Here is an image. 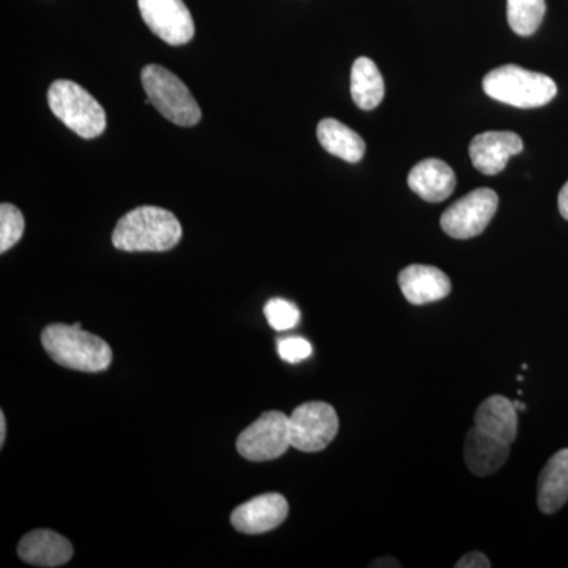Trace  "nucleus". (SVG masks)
I'll return each instance as SVG.
<instances>
[{
    "label": "nucleus",
    "instance_id": "1",
    "mask_svg": "<svg viewBox=\"0 0 568 568\" xmlns=\"http://www.w3.org/2000/svg\"><path fill=\"white\" fill-rule=\"evenodd\" d=\"M182 226L166 209L142 205L123 215L112 233V245L121 252H168L181 242Z\"/></svg>",
    "mask_w": 568,
    "mask_h": 568
},
{
    "label": "nucleus",
    "instance_id": "2",
    "mask_svg": "<svg viewBox=\"0 0 568 568\" xmlns=\"http://www.w3.org/2000/svg\"><path fill=\"white\" fill-rule=\"evenodd\" d=\"M41 345L55 364L84 373L110 368L112 351L104 339L82 331L81 324H51L41 334Z\"/></svg>",
    "mask_w": 568,
    "mask_h": 568
},
{
    "label": "nucleus",
    "instance_id": "3",
    "mask_svg": "<svg viewBox=\"0 0 568 568\" xmlns=\"http://www.w3.org/2000/svg\"><path fill=\"white\" fill-rule=\"evenodd\" d=\"M484 91L496 102L532 110L551 102L558 95V85L547 74L518 65H503L485 77Z\"/></svg>",
    "mask_w": 568,
    "mask_h": 568
},
{
    "label": "nucleus",
    "instance_id": "4",
    "mask_svg": "<svg viewBox=\"0 0 568 568\" xmlns=\"http://www.w3.org/2000/svg\"><path fill=\"white\" fill-rule=\"evenodd\" d=\"M52 114L84 140H93L106 130V112L102 104L77 82L59 80L48 91Z\"/></svg>",
    "mask_w": 568,
    "mask_h": 568
},
{
    "label": "nucleus",
    "instance_id": "5",
    "mask_svg": "<svg viewBox=\"0 0 568 568\" xmlns=\"http://www.w3.org/2000/svg\"><path fill=\"white\" fill-rule=\"evenodd\" d=\"M141 80L142 88L148 93V102L152 103L164 119L179 126H194L200 123L203 118L200 104L173 71L152 63L144 67Z\"/></svg>",
    "mask_w": 568,
    "mask_h": 568
},
{
    "label": "nucleus",
    "instance_id": "6",
    "mask_svg": "<svg viewBox=\"0 0 568 568\" xmlns=\"http://www.w3.org/2000/svg\"><path fill=\"white\" fill-rule=\"evenodd\" d=\"M291 446L290 417L268 410L241 433L237 452L248 462H272L283 457Z\"/></svg>",
    "mask_w": 568,
    "mask_h": 568
},
{
    "label": "nucleus",
    "instance_id": "7",
    "mask_svg": "<svg viewBox=\"0 0 568 568\" xmlns=\"http://www.w3.org/2000/svg\"><path fill=\"white\" fill-rule=\"evenodd\" d=\"M338 416L328 403H305L295 407L290 416L291 446L306 454L324 450L338 435Z\"/></svg>",
    "mask_w": 568,
    "mask_h": 568
},
{
    "label": "nucleus",
    "instance_id": "8",
    "mask_svg": "<svg viewBox=\"0 0 568 568\" xmlns=\"http://www.w3.org/2000/svg\"><path fill=\"white\" fill-rule=\"evenodd\" d=\"M499 197L495 190H474L457 201L440 216V227L450 237L466 241L477 237L487 230L496 215Z\"/></svg>",
    "mask_w": 568,
    "mask_h": 568
},
{
    "label": "nucleus",
    "instance_id": "9",
    "mask_svg": "<svg viewBox=\"0 0 568 568\" xmlns=\"http://www.w3.org/2000/svg\"><path fill=\"white\" fill-rule=\"evenodd\" d=\"M142 20L168 44L181 47L194 37V21L183 0H138Z\"/></svg>",
    "mask_w": 568,
    "mask_h": 568
},
{
    "label": "nucleus",
    "instance_id": "10",
    "mask_svg": "<svg viewBox=\"0 0 568 568\" xmlns=\"http://www.w3.org/2000/svg\"><path fill=\"white\" fill-rule=\"evenodd\" d=\"M290 515V504L278 493H267L242 504L231 515L234 529L246 536L271 532Z\"/></svg>",
    "mask_w": 568,
    "mask_h": 568
},
{
    "label": "nucleus",
    "instance_id": "11",
    "mask_svg": "<svg viewBox=\"0 0 568 568\" xmlns=\"http://www.w3.org/2000/svg\"><path fill=\"white\" fill-rule=\"evenodd\" d=\"M521 138L514 132L477 134L469 145L470 162L485 175H496L506 170L508 160L523 151Z\"/></svg>",
    "mask_w": 568,
    "mask_h": 568
},
{
    "label": "nucleus",
    "instance_id": "12",
    "mask_svg": "<svg viewBox=\"0 0 568 568\" xmlns=\"http://www.w3.org/2000/svg\"><path fill=\"white\" fill-rule=\"evenodd\" d=\"M399 290L413 305H428L443 301L452 293L450 278L433 265L414 264L398 275Z\"/></svg>",
    "mask_w": 568,
    "mask_h": 568
},
{
    "label": "nucleus",
    "instance_id": "13",
    "mask_svg": "<svg viewBox=\"0 0 568 568\" xmlns=\"http://www.w3.org/2000/svg\"><path fill=\"white\" fill-rule=\"evenodd\" d=\"M18 556L37 567H61L73 558V547L65 537L48 529H37L22 537Z\"/></svg>",
    "mask_w": 568,
    "mask_h": 568
},
{
    "label": "nucleus",
    "instance_id": "14",
    "mask_svg": "<svg viewBox=\"0 0 568 568\" xmlns=\"http://www.w3.org/2000/svg\"><path fill=\"white\" fill-rule=\"evenodd\" d=\"M409 189L426 203H443L457 186V175L443 160L426 159L410 170Z\"/></svg>",
    "mask_w": 568,
    "mask_h": 568
},
{
    "label": "nucleus",
    "instance_id": "15",
    "mask_svg": "<svg viewBox=\"0 0 568 568\" xmlns=\"http://www.w3.org/2000/svg\"><path fill=\"white\" fill-rule=\"evenodd\" d=\"M510 446L497 437L474 426L465 440V459L470 473L477 477H488L506 465Z\"/></svg>",
    "mask_w": 568,
    "mask_h": 568
},
{
    "label": "nucleus",
    "instance_id": "16",
    "mask_svg": "<svg viewBox=\"0 0 568 568\" xmlns=\"http://www.w3.org/2000/svg\"><path fill=\"white\" fill-rule=\"evenodd\" d=\"M568 503V448L548 459L538 477L537 504L545 515H552Z\"/></svg>",
    "mask_w": 568,
    "mask_h": 568
},
{
    "label": "nucleus",
    "instance_id": "17",
    "mask_svg": "<svg viewBox=\"0 0 568 568\" xmlns=\"http://www.w3.org/2000/svg\"><path fill=\"white\" fill-rule=\"evenodd\" d=\"M517 413L514 402L503 395H493L478 406L474 422L481 432L511 446L518 435Z\"/></svg>",
    "mask_w": 568,
    "mask_h": 568
},
{
    "label": "nucleus",
    "instance_id": "18",
    "mask_svg": "<svg viewBox=\"0 0 568 568\" xmlns=\"http://www.w3.org/2000/svg\"><path fill=\"white\" fill-rule=\"evenodd\" d=\"M317 140L325 151L347 163H358L364 159L365 141L361 134L336 119H324L320 122Z\"/></svg>",
    "mask_w": 568,
    "mask_h": 568
},
{
    "label": "nucleus",
    "instance_id": "19",
    "mask_svg": "<svg viewBox=\"0 0 568 568\" xmlns=\"http://www.w3.org/2000/svg\"><path fill=\"white\" fill-rule=\"evenodd\" d=\"M386 85L379 69L372 59L358 58L351 70V95L361 110H376L383 102Z\"/></svg>",
    "mask_w": 568,
    "mask_h": 568
},
{
    "label": "nucleus",
    "instance_id": "20",
    "mask_svg": "<svg viewBox=\"0 0 568 568\" xmlns=\"http://www.w3.org/2000/svg\"><path fill=\"white\" fill-rule=\"evenodd\" d=\"M547 13L545 0H507V20L511 31L521 37L534 36Z\"/></svg>",
    "mask_w": 568,
    "mask_h": 568
},
{
    "label": "nucleus",
    "instance_id": "21",
    "mask_svg": "<svg viewBox=\"0 0 568 568\" xmlns=\"http://www.w3.org/2000/svg\"><path fill=\"white\" fill-rule=\"evenodd\" d=\"M24 234V216L13 204L0 205V253L9 252Z\"/></svg>",
    "mask_w": 568,
    "mask_h": 568
},
{
    "label": "nucleus",
    "instance_id": "22",
    "mask_svg": "<svg viewBox=\"0 0 568 568\" xmlns=\"http://www.w3.org/2000/svg\"><path fill=\"white\" fill-rule=\"evenodd\" d=\"M264 315L276 332L291 331L301 321V310L293 302L284 298L268 301L264 306Z\"/></svg>",
    "mask_w": 568,
    "mask_h": 568
},
{
    "label": "nucleus",
    "instance_id": "23",
    "mask_svg": "<svg viewBox=\"0 0 568 568\" xmlns=\"http://www.w3.org/2000/svg\"><path fill=\"white\" fill-rule=\"evenodd\" d=\"M278 354L283 361L290 362V364H298V362L312 357L313 346L312 343L306 342L301 336H290V338H284L278 343Z\"/></svg>",
    "mask_w": 568,
    "mask_h": 568
},
{
    "label": "nucleus",
    "instance_id": "24",
    "mask_svg": "<svg viewBox=\"0 0 568 568\" xmlns=\"http://www.w3.org/2000/svg\"><path fill=\"white\" fill-rule=\"evenodd\" d=\"M457 568H489L491 562L484 552L470 551L455 564Z\"/></svg>",
    "mask_w": 568,
    "mask_h": 568
},
{
    "label": "nucleus",
    "instance_id": "25",
    "mask_svg": "<svg viewBox=\"0 0 568 568\" xmlns=\"http://www.w3.org/2000/svg\"><path fill=\"white\" fill-rule=\"evenodd\" d=\"M558 203L560 215L568 222V182L560 190Z\"/></svg>",
    "mask_w": 568,
    "mask_h": 568
},
{
    "label": "nucleus",
    "instance_id": "26",
    "mask_svg": "<svg viewBox=\"0 0 568 568\" xmlns=\"http://www.w3.org/2000/svg\"><path fill=\"white\" fill-rule=\"evenodd\" d=\"M369 567H402V564L394 558L377 559Z\"/></svg>",
    "mask_w": 568,
    "mask_h": 568
},
{
    "label": "nucleus",
    "instance_id": "27",
    "mask_svg": "<svg viewBox=\"0 0 568 568\" xmlns=\"http://www.w3.org/2000/svg\"><path fill=\"white\" fill-rule=\"evenodd\" d=\"M6 437H7L6 414L0 413V446H2V447H3V444H6Z\"/></svg>",
    "mask_w": 568,
    "mask_h": 568
},
{
    "label": "nucleus",
    "instance_id": "28",
    "mask_svg": "<svg viewBox=\"0 0 568 568\" xmlns=\"http://www.w3.org/2000/svg\"><path fill=\"white\" fill-rule=\"evenodd\" d=\"M514 406H515V409H517V410H526L525 403L518 402V399H515Z\"/></svg>",
    "mask_w": 568,
    "mask_h": 568
}]
</instances>
